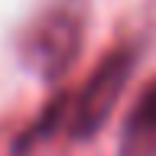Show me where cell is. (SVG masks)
<instances>
[{"label":"cell","mask_w":156,"mask_h":156,"mask_svg":"<svg viewBox=\"0 0 156 156\" xmlns=\"http://www.w3.org/2000/svg\"><path fill=\"white\" fill-rule=\"evenodd\" d=\"M85 33L81 10L72 0H52L23 36V58L39 75H58L75 58Z\"/></svg>","instance_id":"6da1fadb"},{"label":"cell","mask_w":156,"mask_h":156,"mask_svg":"<svg viewBox=\"0 0 156 156\" xmlns=\"http://www.w3.org/2000/svg\"><path fill=\"white\" fill-rule=\"evenodd\" d=\"M120 156H156V78L136 94L124 120Z\"/></svg>","instance_id":"3957f363"},{"label":"cell","mask_w":156,"mask_h":156,"mask_svg":"<svg viewBox=\"0 0 156 156\" xmlns=\"http://www.w3.org/2000/svg\"><path fill=\"white\" fill-rule=\"evenodd\" d=\"M130 65H133V55L127 49H117L91 72V78L85 81V88L78 91V101H75V117H72V130L75 133H94L107 120L117 94L124 91Z\"/></svg>","instance_id":"7a4b0ae2"}]
</instances>
